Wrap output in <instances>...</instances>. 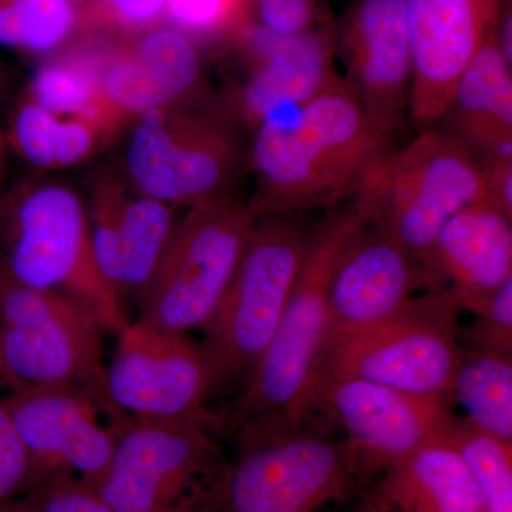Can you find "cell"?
Listing matches in <instances>:
<instances>
[{
    "label": "cell",
    "instance_id": "6da1fadb",
    "mask_svg": "<svg viewBox=\"0 0 512 512\" xmlns=\"http://www.w3.org/2000/svg\"><path fill=\"white\" fill-rule=\"evenodd\" d=\"M393 147L340 79L249 131L248 208L256 220L332 210L359 194Z\"/></svg>",
    "mask_w": 512,
    "mask_h": 512
},
{
    "label": "cell",
    "instance_id": "7a4b0ae2",
    "mask_svg": "<svg viewBox=\"0 0 512 512\" xmlns=\"http://www.w3.org/2000/svg\"><path fill=\"white\" fill-rule=\"evenodd\" d=\"M367 227L356 198L326 211L312 227L301 271L274 338L220 424L234 433L292 430L318 410L330 338V282L342 256Z\"/></svg>",
    "mask_w": 512,
    "mask_h": 512
},
{
    "label": "cell",
    "instance_id": "3957f363",
    "mask_svg": "<svg viewBox=\"0 0 512 512\" xmlns=\"http://www.w3.org/2000/svg\"><path fill=\"white\" fill-rule=\"evenodd\" d=\"M0 268L19 284L79 303L107 332L130 325L126 303L97 264L84 194L59 175L30 174L0 195Z\"/></svg>",
    "mask_w": 512,
    "mask_h": 512
},
{
    "label": "cell",
    "instance_id": "277c9868",
    "mask_svg": "<svg viewBox=\"0 0 512 512\" xmlns=\"http://www.w3.org/2000/svg\"><path fill=\"white\" fill-rule=\"evenodd\" d=\"M116 146L131 184L175 210L238 197L248 173L244 133L220 96L131 117Z\"/></svg>",
    "mask_w": 512,
    "mask_h": 512
},
{
    "label": "cell",
    "instance_id": "5b68a950",
    "mask_svg": "<svg viewBox=\"0 0 512 512\" xmlns=\"http://www.w3.org/2000/svg\"><path fill=\"white\" fill-rule=\"evenodd\" d=\"M355 198L370 227L397 239L441 288L433 271L437 237L458 212L488 201L487 174L456 138L421 128L383 157Z\"/></svg>",
    "mask_w": 512,
    "mask_h": 512
},
{
    "label": "cell",
    "instance_id": "8992f818",
    "mask_svg": "<svg viewBox=\"0 0 512 512\" xmlns=\"http://www.w3.org/2000/svg\"><path fill=\"white\" fill-rule=\"evenodd\" d=\"M217 426L128 420L96 490L117 512H208L229 466Z\"/></svg>",
    "mask_w": 512,
    "mask_h": 512
},
{
    "label": "cell",
    "instance_id": "52a82bcc",
    "mask_svg": "<svg viewBox=\"0 0 512 512\" xmlns=\"http://www.w3.org/2000/svg\"><path fill=\"white\" fill-rule=\"evenodd\" d=\"M256 222L239 197L185 210L138 298L137 320L175 333L204 329L237 272Z\"/></svg>",
    "mask_w": 512,
    "mask_h": 512
},
{
    "label": "cell",
    "instance_id": "ba28073f",
    "mask_svg": "<svg viewBox=\"0 0 512 512\" xmlns=\"http://www.w3.org/2000/svg\"><path fill=\"white\" fill-rule=\"evenodd\" d=\"M101 332L79 303L19 284L0 268V384L12 393L55 387L106 393Z\"/></svg>",
    "mask_w": 512,
    "mask_h": 512
},
{
    "label": "cell",
    "instance_id": "9c48e42d",
    "mask_svg": "<svg viewBox=\"0 0 512 512\" xmlns=\"http://www.w3.org/2000/svg\"><path fill=\"white\" fill-rule=\"evenodd\" d=\"M461 312L448 289L414 295L372 328L330 340L320 386L326 380L356 377L446 399L463 356Z\"/></svg>",
    "mask_w": 512,
    "mask_h": 512
},
{
    "label": "cell",
    "instance_id": "30bf717a",
    "mask_svg": "<svg viewBox=\"0 0 512 512\" xmlns=\"http://www.w3.org/2000/svg\"><path fill=\"white\" fill-rule=\"evenodd\" d=\"M306 214L258 220L217 312L204 326L222 384L249 376L274 338L308 249Z\"/></svg>",
    "mask_w": 512,
    "mask_h": 512
},
{
    "label": "cell",
    "instance_id": "8fae6325",
    "mask_svg": "<svg viewBox=\"0 0 512 512\" xmlns=\"http://www.w3.org/2000/svg\"><path fill=\"white\" fill-rule=\"evenodd\" d=\"M237 437V458L208 512H319L355 488L342 444L328 437L302 427Z\"/></svg>",
    "mask_w": 512,
    "mask_h": 512
},
{
    "label": "cell",
    "instance_id": "7c38bea8",
    "mask_svg": "<svg viewBox=\"0 0 512 512\" xmlns=\"http://www.w3.org/2000/svg\"><path fill=\"white\" fill-rule=\"evenodd\" d=\"M117 336L106 394L121 414L163 423L214 417L205 404L221 382L202 342L140 320Z\"/></svg>",
    "mask_w": 512,
    "mask_h": 512
},
{
    "label": "cell",
    "instance_id": "4fadbf2b",
    "mask_svg": "<svg viewBox=\"0 0 512 512\" xmlns=\"http://www.w3.org/2000/svg\"><path fill=\"white\" fill-rule=\"evenodd\" d=\"M2 400L28 450L33 485L69 477L96 488L130 420L96 390L55 387Z\"/></svg>",
    "mask_w": 512,
    "mask_h": 512
},
{
    "label": "cell",
    "instance_id": "5bb4252c",
    "mask_svg": "<svg viewBox=\"0 0 512 512\" xmlns=\"http://www.w3.org/2000/svg\"><path fill=\"white\" fill-rule=\"evenodd\" d=\"M318 409L348 434L342 446L356 481L384 473L426 444L444 440L454 420L446 399L356 377L323 382Z\"/></svg>",
    "mask_w": 512,
    "mask_h": 512
},
{
    "label": "cell",
    "instance_id": "9a60e30c",
    "mask_svg": "<svg viewBox=\"0 0 512 512\" xmlns=\"http://www.w3.org/2000/svg\"><path fill=\"white\" fill-rule=\"evenodd\" d=\"M332 33L343 82L373 126L396 143L409 117L413 82L406 0H355Z\"/></svg>",
    "mask_w": 512,
    "mask_h": 512
},
{
    "label": "cell",
    "instance_id": "2e32d148",
    "mask_svg": "<svg viewBox=\"0 0 512 512\" xmlns=\"http://www.w3.org/2000/svg\"><path fill=\"white\" fill-rule=\"evenodd\" d=\"M83 194L101 274L121 301L140 298L177 224V210L134 187L116 158L90 171Z\"/></svg>",
    "mask_w": 512,
    "mask_h": 512
},
{
    "label": "cell",
    "instance_id": "e0dca14e",
    "mask_svg": "<svg viewBox=\"0 0 512 512\" xmlns=\"http://www.w3.org/2000/svg\"><path fill=\"white\" fill-rule=\"evenodd\" d=\"M238 45L245 53V69L220 100L244 136L262 121L308 103L342 79L329 28L281 37L251 23Z\"/></svg>",
    "mask_w": 512,
    "mask_h": 512
},
{
    "label": "cell",
    "instance_id": "ac0fdd59",
    "mask_svg": "<svg viewBox=\"0 0 512 512\" xmlns=\"http://www.w3.org/2000/svg\"><path fill=\"white\" fill-rule=\"evenodd\" d=\"M507 0H406L413 82L409 117L434 127L458 79L494 32Z\"/></svg>",
    "mask_w": 512,
    "mask_h": 512
},
{
    "label": "cell",
    "instance_id": "d6986e66",
    "mask_svg": "<svg viewBox=\"0 0 512 512\" xmlns=\"http://www.w3.org/2000/svg\"><path fill=\"white\" fill-rule=\"evenodd\" d=\"M201 47L167 25L124 36L103 49L101 87L126 116L210 101Z\"/></svg>",
    "mask_w": 512,
    "mask_h": 512
},
{
    "label": "cell",
    "instance_id": "ffe728a7",
    "mask_svg": "<svg viewBox=\"0 0 512 512\" xmlns=\"http://www.w3.org/2000/svg\"><path fill=\"white\" fill-rule=\"evenodd\" d=\"M424 288L443 289L397 239L369 225L342 256L330 282L329 343L390 318Z\"/></svg>",
    "mask_w": 512,
    "mask_h": 512
},
{
    "label": "cell",
    "instance_id": "44dd1931",
    "mask_svg": "<svg viewBox=\"0 0 512 512\" xmlns=\"http://www.w3.org/2000/svg\"><path fill=\"white\" fill-rule=\"evenodd\" d=\"M433 271L461 311L476 315L512 279V218L488 201L458 212L437 237Z\"/></svg>",
    "mask_w": 512,
    "mask_h": 512
},
{
    "label": "cell",
    "instance_id": "7402d4cb",
    "mask_svg": "<svg viewBox=\"0 0 512 512\" xmlns=\"http://www.w3.org/2000/svg\"><path fill=\"white\" fill-rule=\"evenodd\" d=\"M483 167L512 157V64L505 60L494 32L458 79L450 106L441 117Z\"/></svg>",
    "mask_w": 512,
    "mask_h": 512
},
{
    "label": "cell",
    "instance_id": "603a6c76",
    "mask_svg": "<svg viewBox=\"0 0 512 512\" xmlns=\"http://www.w3.org/2000/svg\"><path fill=\"white\" fill-rule=\"evenodd\" d=\"M10 151L33 173L82 167L116 146L124 127L50 113L18 92L5 124Z\"/></svg>",
    "mask_w": 512,
    "mask_h": 512
},
{
    "label": "cell",
    "instance_id": "cb8c5ba5",
    "mask_svg": "<svg viewBox=\"0 0 512 512\" xmlns=\"http://www.w3.org/2000/svg\"><path fill=\"white\" fill-rule=\"evenodd\" d=\"M375 500L387 512H484L476 481L446 440L384 471Z\"/></svg>",
    "mask_w": 512,
    "mask_h": 512
},
{
    "label": "cell",
    "instance_id": "d4e9b609",
    "mask_svg": "<svg viewBox=\"0 0 512 512\" xmlns=\"http://www.w3.org/2000/svg\"><path fill=\"white\" fill-rule=\"evenodd\" d=\"M448 396L477 429L512 443V356L463 349Z\"/></svg>",
    "mask_w": 512,
    "mask_h": 512
},
{
    "label": "cell",
    "instance_id": "484cf974",
    "mask_svg": "<svg viewBox=\"0 0 512 512\" xmlns=\"http://www.w3.org/2000/svg\"><path fill=\"white\" fill-rule=\"evenodd\" d=\"M82 19L74 0H0V46L49 59L72 42Z\"/></svg>",
    "mask_w": 512,
    "mask_h": 512
},
{
    "label": "cell",
    "instance_id": "4316f807",
    "mask_svg": "<svg viewBox=\"0 0 512 512\" xmlns=\"http://www.w3.org/2000/svg\"><path fill=\"white\" fill-rule=\"evenodd\" d=\"M444 440L466 463L483 498L484 512H512V443L457 417Z\"/></svg>",
    "mask_w": 512,
    "mask_h": 512
},
{
    "label": "cell",
    "instance_id": "83f0119b",
    "mask_svg": "<svg viewBox=\"0 0 512 512\" xmlns=\"http://www.w3.org/2000/svg\"><path fill=\"white\" fill-rule=\"evenodd\" d=\"M164 22L204 43L234 42L251 26V15L239 0H167Z\"/></svg>",
    "mask_w": 512,
    "mask_h": 512
},
{
    "label": "cell",
    "instance_id": "f1b7e54d",
    "mask_svg": "<svg viewBox=\"0 0 512 512\" xmlns=\"http://www.w3.org/2000/svg\"><path fill=\"white\" fill-rule=\"evenodd\" d=\"M0 512H117L96 488L76 478H52L0 503Z\"/></svg>",
    "mask_w": 512,
    "mask_h": 512
},
{
    "label": "cell",
    "instance_id": "f546056e",
    "mask_svg": "<svg viewBox=\"0 0 512 512\" xmlns=\"http://www.w3.org/2000/svg\"><path fill=\"white\" fill-rule=\"evenodd\" d=\"M460 343L471 352L512 356V279L491 296L467 329L460 330Z\"/></svg>",
    "mask_w": 512,
    "mask_h": 512
},
{
    "label": "cell",
    "instance_id": "4dcf8cb0",
    "mask_svg": "<svg viewBox=\"0 0 512 512\" xmlns=\"http://www.w3.org/2000/svg\"><path fill=\"white\" fill-rule=\"evenodd\" d=\"M33 487L28 450L6 404L0 399V503L12 500Z\"/></svg>",
    "mask_w": 512,
    "mask_h": 512
},
{
    "label": "cell",
    "instance_id": "1f68e13d",
    "mask_svg": "<svg viewBox=\"0 0 512 512\" xmlns=\"http://www.w3.org/2000/svg\"><path fill=\"white\" fill-rule=\"evenodd\" d=\"M255 26L281 37H292L316 28V0H259L252 10Z\"/></svg>",
    "mask_w": 512,
    "mask_h": 512
},
{
    "label": "cell",
    "instance_id": "d6a6232c",
    "mask_svg": "<svg viewBox=\"0 0 512 512\" xmlns=\"http://www.w3.org/2000/svg\"><path fill=\"white\" fill-rule=\"evenodd\" d=\"M167 0H111L100 22L124 33L134 35L164 22Z\"/></svg>",
    "mask_w": 512,
    "mask_h": 512
},
{
    "label": "cell",
    "instance_id": "836d02e7",
    "mask_svg": "<svg viewBox=\"0 0 512 512\" xmlns=\"http://www.w3.org/2000/svg\"><path fill=\"white\" fill-rule=\"evenodd\" d=\"M488 202L512 218V157L501 158L484 167Z\"/></svg>",
    "mask_w": 512,
    "mask_h": 512
},
{
    "label": "cell",
    "instance_id": "e575fe53",
    "mask_svg": "<svg viewBox=\"0 0 512 512\" xmlns=\"http://www.w3.org/2000/svg\"><path fill=\"white\" fill-rule=\"evenodd\" d=\"M18 89V76L15 70L0 57V104L13 99Z\"/></svg>",
    "mask_w": 512,
    "mask_h": 512
},
{
    "label": "cell",
    "instance_id": "d590c367",
    "mask_svg": "<svg viewBox=\"0 0 512 512\" xmlns=\"http://www.w3.org/2000/svg\"><path fill=\"white\" fill-rule=\"evenodd\" d=\"M10 156H12V151H10L8 137H6L5 124L0 121V195L3 194L6 177H8Z\"/></svg>",
    "mask_w": 512,
    "mask_h": 512
},
{
    "label": "cell",
    "instance_id": "8d00e7d4",
    "mask_svg": "<svg viewBox=\"0 0 512 512\" xmlns=\"http://www.w3.org/2000/svg\"><path fill=\"white\" fill-rule=\"evenodd\" d=\"M355 512H387L384 510L382 505L377 503L375 498H370L367 503L363 504L362 507L359 508V510H356Z\"/></svg>",
    "mask_w": 512,
    "mask_h": 512
},
{
    "label": "cell",
    "instance_id": "74e56055",
    "mask_svg": "<svg viewBox=\"0 0 512 512\" xmlns=\"http://www.w3.org/2000/svg\"><path fill=\"white\" fill-rule=\"evenodd\" d=\"M239 2H241L242 6L247 9L249 15H252V10H254L256 3H258L259 0H239Z\"/></svg>",
    "mask_w": 512,
    "mask_h": 512
}]
</instances>
